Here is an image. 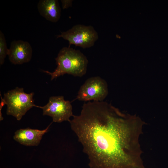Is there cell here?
Instances as JSON below:
<instances>
[{
  "label": "cell",
  "instance_id": "obj_1",
  "mask_svg": "<svg viewBox=\"0 0 168 168\" xmlns=\"http://www.w3.org/2000/svg\"><path fill=\"white\" fill-rule=\"evenodd\" d=\"M69 122L91 168H145L139 140L145 123L139 117L91 101Z\"/></svg>",
  "mask_w": 168,
  "mask_h": 168
},
{
  "label": "cell",
  "instance_id": "obj_2",
  "mask_svg": "<svg viewBox=\"0 0 168 168\" xmlns=\"http://www.w3.org/2000/svg\"><path fill=\"white\" fill-rule=\"evenodd\" d=\"M55 60L57 67L54 72L43 71L50 75L51 80L66 74L81 77L86 73L88 61L79 50L69 47H63Z\"/></svg>",
  "mask_w": 168,
  "mask_h": 168
},
{
  "label": "cell",
  "instance_id": "obj_3",
  "mask_svg": "<svg viewBox=\"0 0 168 168\" xmlns=\"http://www.w3.org/2000/svg\"><path fill=\"white\" fill-rule=\"evenodd\" d=\"M34 94L33 92L26 93L23 88L18 87L5 93L2 99L7 106V114L20 120L32 107H38L34 104Z\"/></svg>",
  "mask_w": 168,
  "mask_h": 168
},
{
  "label": "cell",
  "instance_id": "obj_4",
  "mask_svg": "<svg viewBox=\"0 0 168 168\" xmlns=\"http://www.w3.org/2000/svg\"><path fill=\"white\" fill-rule=\"evenodd\" d=\"M98 37V33L92 26L81 24L75 25L57 36V38H62L67 40L69 47L73 44L83 49L93 46Z\"/></svg>",
  "mask_w": 168,
  "mask_h": 168
},
{
  "label": "cell",
  "instance_id": "obj_5",
  "mask_svg": "<svg viewBox=\"0 0 168 168\" xmlns=\"http://www.w3.org/2000/svg\"><path fill=\"white\" fill-rule=\"evenodd\" d=\"M108 94L106 81L99 76L91 77L81 86L77 99L83 101H102Z\"/></svg>",
  "mask_w": 168,
  "mask_h": 168
},
{
  "label": "cell",
  "instance_id": "obj_6",
  "mask_svg": "<svg viewBox=\"0 0 168 168\" xmlns=\"http://www.w3.org/2000/svg\"><path fill=\"white\" fill-rule=\"evenodd\" d=\"M38 107L42 109L43 115L51 117L54 122H69L70 118L73 116L71 102L65 100L63 96H51L47 104Z\"/></svg>",
  "mask_w": 168,
  "mask_h": 168
},
{
  "label": "cell",
  "instance_id": "obj_7",
  "mask_svg": "<svg viewBox=\"0 0 168 168\" xmlns=\"http://www.w3.org/2000/svg\"><path fill=\"white\" fill-rule=\"evenodd\" d=\"M32 53V47L28 42L14 40L11 44L7 55L12 63L21 64L30 60Z\"/></svg>",
  "mask_w": 168,
  "mask_h": 168
},
{
  "label": "cell",
  "instance_id": "obj_8",
  "mask_svg": "<svg viewBox=\"0 0 168 168\" xmlns=\"http://www.w3.org/2000/svg\"><path fill=\"white\" fill-rule=\"evenodd\" d=\"M50 125L42 130L29 128L20 129L15 133L13 139L24 145L37 146L40 143L43 135L48 131Z\"/></svg>",
  "mask_w": 168,
  "mask_h": 168
},
{
  "label": "cell",
  "instance_id": "obj_9",
  "mask_svg": "<svg viewBox=\"0 0 168 168\" xmlns=\"http://www.w3.org/2000/svg\"><path fill=\"white\" fill-rule=\"evenodd\" d=\"M37 8L40 15L48 21L56 22L60 18L61 9L57 0H40Z\"/></svg>",
  "mask_w": 168,
  "mask_h": 168
},
{
  "label": "cell",
  "instance_id": "obj_10",
  "mask_svg": "<svg viewBox=\"0 0 168 168\" xmlns=\"http://www.w3.org/2000/svg\"><path fill=\"white\" fill-rule=\"evenodd\" d=\"M8 49L7 48L6 39L3 33L0 31V64H3L5 58L8 55Z\"/></svg>",
  "mask_w": 168,
  "mask_h": 168
},
{
  "label": "cell",
  "instance_id": "obj_11",
  "mask_svg": "<svg viewBox=\"0 0 168 168\" xmlns=\"http://www.w3.org/2000/svg\"><path fill=\"white\" fill-rule=\"evenodd\" d=\"M72 0H61L62 7L63 9H67L72 6Z\"/></svg>",
  "mask_w": 168,
  "mask_h": 168
}]
</instances>
